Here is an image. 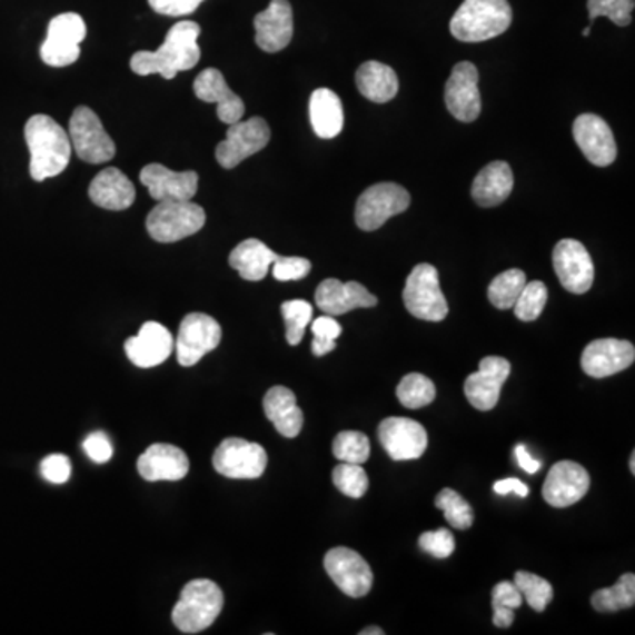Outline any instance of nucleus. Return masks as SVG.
<instances>
[{"label":"nucleus","instance_id":"44","mask_svg":"<svg viewBox=\"0 0 635 635\" xmlns=\"http://www.w3.org/2000/svg\"><path fill=\"white\" fill-rule=\"evenodd\" d=\"M312 339L311 350L316 357H325L336 350V339L341 336L343 327L334 320V316L325 315L316 318L311 325Z\"/></svg>","mask_w":635,"mask_h":635},{"label":"nucleus","instance_id":"22","mask_svg":"<svg viewBox=\"0 0 635 635\" xmlns=\"http://www.w3.org/2000/svg\"><path fill=\"white\" fill-rule=\"evenodd\" d=\"M255 41L267 53H278L294 38V11L288 0H272L255 17Z\"/></svg>","mask_w":635,"mask_h":635},{"label":"nucleus","instance_id":"39","mask_svg":"<svg viewBox=\"0 0 635 635\" xmlns=\"http://www.w3.org/2000/svg\"><path fill=\"white\" fill-rule=\"evenodd\" d=\"M333 453L341 463L364 465L371 456V441L364 433L343 431L334 438Z\"/></svg>","mask_w":635,"mask_h":635},{"label":"nucleus","instance_id":"21","mask_svg":"<svg viewBox=\"0 0 635 635\" xmlns=\"http://www.w3.org/2000/svg\"><path fill=\"white\" fill-rule=\"evenodd\" d=\"M635 348L622 339H597L589 343L581 357V367L592 378L618 375L634 364Z\"/></svg>","mask_w":635,"mask_h":635},{"label":"nucleus","instance_id":"54","mask_svg":"<svg viewBox=\"0 0 635 635\" xmlns=\"http://www.w3.org/2000/svg\"><path fill=\"white\" fill-rule=\"evenodd\" d=\"M589 34H592V29H589V27H586V29L583 30V36H585V38H588Z\"/></svg>","mask_w":635,"mask_h":635},{"label":"nucleus","instance_id":"23","mask_svg":"<svg viewBox=\"0 0 635 635\" xmlns=\"http://www.w3.org/2000/svg\"><path fill=\"white\" fill-rule=\"evenodd\" d=\"M173 337L165 325L147 321L141 325L140 333L129 337L125 350L129 360L141 369L159 366L173 351Z\"/></svg>","mask_w":635,"mask_h":635},{"label":"nucleus","instance_id":"35","mask_svg":"<svg viewBox=\"0 0 635 635\" xmlns=\"http://www.w3.org/2000/svg\"><path fill=\"white\" fill-rule=\"evenodd\" d=\"M526 282L528 281H526V274L523 270H507L490 281L487 297H489L490 304L498 309H504V311L512 309Z\"/></svg>","mask_w":635,"mask_h":635},{"label":"nucleus","instance_id":"52","mask_svg":"<svg viewBox=\"0 0 635 635\" xmlns=\"http://www.w3.org/2000/svg\"><path fill=\"white\" fill-rule=\"evenodd\" d=\"M385 632L378 627H367L364 631H360V635H384Z\"/></svg>","mask_w":635,"mask_h":635},{"label":"nucleus","instance_id":"41","mask_svg":"<svg viewBox=\"0 0 635 635\" xmlns=\"http://www.w3.org/2000/svg\"><path fill=\"white\" fill-rule=\"evenodd\" d=\"M333 483L348 498H363L369 489V478L363 465L341 463L333 472Z\"/></svg>","mask_w":635,"mask_h":635},{"label":"nucleus","instance_id":"5","mask_svg":"<svg viewBox=\"0 0 635 635\" xmlns=\"http://www.w3.org/2000/svg\"><path fill=\"white\" fill-rule=\"evenodd\" d=\"M205 225V210L189 201H159L147 218V231L156 242L171 244L198 234Z\"/></svg>","mask_w":635,"mask_h":635},{"label":"nucleus","instance_id":"17","mask_svg":"<svg viewBox=\"0 0 635 635\" xmlns=\"http://www.w3.org/2000/svg\"><path fill=\"white\" fill-rule=\"evenodd\" d=\"M589 490V474L574 460H559L547 474L542 496L550 507L567 508L585 498Z\"/></svg>","mask_w":635,"mask_h":635},{"label":"nucleus","instance_id":"11","mask_svg":"<svg viewBox=\"0 0 635 635\" xmlns=\"http://www.w3.org/2000/svg\"><path fill=\"white\" fill-rule=\"evenodd\" d=\"M267 460L269 457L261 445L242 438H227L216 448L212 465L222 477L252 480L264 475Z\"/></svg>","mask_w":635,"mask_h":635},{"label":"nucleus","instance_id":"6","mask_svg":"<svg viewBox=\"0 0 635 635\" xmlns=\"http://www.w3.org/2000/svg\"><path fill=\"white\" fill-rule=\"evenodd\" d=\"M403 300L409 315L418 320L441 321L447 318L448 304L445 299L439 274L431 264H420L406 279Z\"/></svg>","mask_w":635,"mask_h":635},{"label":"nucleus","instance_id":"12","mask_svg":"<svg viewBox=\"0 0 635 635\" xmlns=\"http://www.w3.org/2000/svg\"><path fill=\"white\" fill-rule=\"evenodd\" d=\"M221 325L212 316L191 312L180 324L176 351L180 366L191 367L221 343Z\"/></svg>","mask_w":635,"mask_h":635},{"label":"nucleus","instance_id":"1","mask_svg":"<svg viewBox=\"0 0 635 635\" xmlns=\"http://www.w3.org/2000/svg\"><path fill=\"white\" fill-rule=\"evenodd\" d=\"M200 32L197 22L183 20L176 23L168 30L167 39L159 50L137 51L129 60V66L140 77L161 75L165 80H173L180 71H189L200 62Z\"/></svg>","mask_w":635,"mask_h":635},{"label":"nucleus","instance_id":"48","mask_svg":"<svg viewBox=\"0 0 635 635\" xmlns=\"http://www.w3.org/2000/svg\"><path fill=\"white\" fill-rule=\"evenodd\" d=\"M205 0H149L150 8L165 17H186L200 8Z\"/></svg>","mask_w":635,"mask_h":635},{"label":"nucleus","instance_id":"2","mask_svg":"<svg viewBox=\"0 0 635 635\" xmlns=\"http://www.w3.org/2000/svg\"><path fill=\"white\" fill-rule=\"evenodd\" d=\"M26 141L30 152V177L36 182L51 179L68 168L71 159V140L68 131L48 116H34L27 120Z\"/></svg>","mask_w":635,"mask_h":635},{"label":"nucleus","instance_id":"8","mask_svg":"<svg viewBox=\"0 0 635 635\" xmlns=\"http://www.w3.org/2000/svg\"><path fill=\"white\" fill-rule=\"evenodd\" d=\"M69 140L78 158L89 165H101L116 156L117 147L110 135L102 128L96 111L89 107H78L69 120Z\"/></svg>","mask_w":635,"mask_h":635},{"label":"nucleus","instance_id":"16","mask_svg":"<svg viewBox=\"0 0 635 635\" xmlns=\"http://www.w3.org/2000/svg\"><path fill=\"white\" fill-rule=\"evenodd\" d=\"M378 438L385 453L394 460H414L427 450L426 429L423 424L406 417H388L378 427Z\"/></svg>","mask_w":635,"mask_h":635},{"label":"nucleus","instance_id":"29","mask_svg":"<svg viewBox=\"0 0 635 635\" xmlns=\"http://www.w3.org/2000/svg\"><path fill=\"white\" fill-rule=\"evenodd\" d=\"M514 173L508 162L495 161L480 170L472 186V197L480 207H496L510 197Z\"/></svg>","mask_w":635,"mask_h":635},{"label":"nucleus","instance_id":"37","mask_svg":"<svg viewBox=\"0 0 635 635\" xmlns=\"http://www.w3.org/2000/svg\"><path fill=\"white\" fill-rule=\"evenodd\" d=\"M436 508L444 512L448 525L456 529H468L474 525V508L454 489L439 490L435 499Z\"/></svg>","mask_w":635,"mask_h":635},{"label":"nucleus","instance_id":"47","mask_svg":"<svg viewBox=\"0 0 635 635\" xmlns=\"http://www.w3.org/2000/svg\"><path fill=\"white\" fill-rule=\"evenodd\" d=\"M41 475L50 484H66L71 478V463L65 454H51L41 460Z\"/></svg>","mask_w":635,"mask_h":635},{"label":"nucleus","instance_id":"36","mask_svg":"<svg viewBox=\"0 0 635 635\" xmlns=\"http://www.w3.org/2000/svg\"><path fill=\"white\" fill-rule=\"evenodd\" d=\"M490 597H493V623L498 628L510 627L516 618L514 611L519 609L525 602L519 589L510 581H502L493 588Z\"/></svg>","mask_w":635,"mask_h":635},{"label":"nucleus","instance_id":"50","mask_svg":"<svg viewBox=\"0 0 635 635\" xmlns=\"http://www.w3.org/2000/svg\"><path fill=\"white\" fill-rule=\"evenodd\" d=\"M496 495H510V493H516L520 498H526L529 495V487L525 483H520L519 478H505V480H498L495 484Z\"/></svg>","mask_w":635,"mask_h":635},{"label":"nucleus","instance_id":"33","mask_svg":"<svg viewBox=\"0 0 635 635\" xmlns=\"http://www.w3.org/2000/svg\"><path fill=\"white\" fill-rule=\"evenodd\" d=\"M635 604V576L623 574L618 583L609 588L593 593L592 606L598 613H616V611L631 609Z\"/></svg>","mask_w":635,"mask_h":635},{"label":"nucleus","instance_id":"40","mask_svg":"<svg viewBox=\"0 0 635 635\" xmlns=\"http://www.w3.org/2000/svg\"><path fill=\"white\" fill-rule=\"evenodd\" d=\"M286 325V341L297 346L304 339L307 325L312 320V306L307 300H288L281 306Z\"/></svg>","mask_w":635,"mask_h":635},{"label":"nucleus","instance_id":"25","mask_svg":"<svg viewBox=\"0 0 635 635\" xmlns=\"http://www.w3.org/2000/svg\"><path fill=\"white\" fill-rule=\"evenodd\" d=\"M138 474L147 483L182 480L189 472V459L176 445L153 444L138 457Z\"/></svg>","mask_w":635,"mask_h":635},{"label":"nucleus","instance_id":"38","mask_svg":"<svg viewBox=\"0 0 635 635\" xmlns=\"http://www.w3.org/2000/svg\"><path fill=\"white\" fill-rule=\"evenodd\" d=\"M514 585L517 586L523 598L528 602V606L537 611V613L546 609L549 606V602L555 597V592H553L549 581L535 576L532 572H516Z\"/></svg>","mask_w":635,"mask_h":635},{"label":"nucleus","instance_id":"3","mask_svg":"<svg viewBox=\"0 0 635 635\" xmlns=\"http://www.w3.org/2000/svg\"><path fill=\"white\" fill-rule=\"evenodd\" d=\"M512 23L507 0H465L450 20V32L463 43L498 38Z\"/></svg>","mask_w":635,"mask_h":635},{"label":"nucleus","instance_id":"19","mask_svg":"<svg viewBox=\"0 0 635 635\" xmlns=\"http://www.w3.org/2000/svg\"><path fill=\"white\" fill-rule=\"evenodd\" d=\"M140 180L156 201H189L198 191L197 171H173L159 162L147 165Z\"/></svg>","mask_w":635,"mask_h":635},{"label":"nucleus","instance_id":"42","mask_svg":"<svg viewBox=\"0 0 635 635\" xmlns=\"http://www.w3.org/2000/svg\"><path fill=\"white\" fill-rule=\"evenodd\" d=\"M547 304V286L542 281L526 282L514 304V312L520 321H535Z\"/></svg>","mask_w":635,"mask_h":635},{"label":"nucleus","instance_id":"46","mask_svg":"<svg viewBox=\"0 0 635 635\" xmlns=\"http://www.w3.org/2000/svg\"><path fill=\"white\" fill-rule=\"evenodd\" d=\"M274 278L278 281H300L311 272V261L300 256H278V260L274 261Z\"/></svg>","mask_w":635,"mask_h":635},{"label":"nucleus","instance_id":"24","mask_svg":"<svg viewBox=\"0 0 635 635\" xmlns=\"http://www.w3.org/2000/svg\"><path fill=\"white\" fill-rule=\"evenodd\" d=\"M316 306L325 315L341 316L354 309H366L378 304L375 295L357 281L341 282L339 279H325L315 294Z\"/></svg>","mask_w":635,"mask_h":635},{"label":"nucleus","instance_id":"13","mask_svg":"<svg viewBox=\"0 0 635 635\" xmlns=\"http://www.w3.org/2000/svg\"><path fill=\"white\" fill-rule=\"evenodd\" d=\"M324 565L334 585L348 597H366L371 592L375 576L369 563L357 550L334 547L325 555Z\"/></svg>","mask_w":635,"mask_h":635},{"label":"nucleus","instance_id":"30","mask_svg":"<svg viewBox=\"0 0 635 635\" xmlns=\"http://www.w3.org/2000/svg\"><path fill=\"white\" fill-rule=\"evenodd\" d=\"M309 119L312 129L324 140H333L345 126L343 102L330 89H316L309 99Z\"/></svg>","mask_w":635,"mask_h":635},{"label":"nucleus","instance_id":"34","mask_svg":"<svg viewBox=\"0 0 635 635\" xmlns=\"http://www.w3.org/2000/svg\"><path fill=\"white\" fill-rule=\"evenodd\" d=\"M397 399L405 408L418 409L435 401L436 388L427 376L409 373L397 385Z\"/></svg>","mask_w":635,"mask_h":635},{"label":"nucleus","instance_id":"45","mask_svg":"<svg viewBox=\"0 0 635 635\" xmlns=\"http://www.w3.org/2000/svg\"><path fill=\"white\" fill-rule=\"evenodd\" d=\"M418 546L427 555L438 559L448 558L456 550V538L448 529L439 528L436 532H426L418 538Z\"/></svg>","mask_w":635,"mask_h":635},{"label":"nucleus","instance_id":"20","mask_svg":"<svg viewBox=\"0 0 635 635\" xmlns=\"http://www.w3.org/2000/svg\"><path fill=\"white\" fill-rule=\"evenodd\" d=\"M574 138L581 152L595 167H609L616 159V140L609 125L602 117L583 113L574 122Z\"/></svg>","mask_w":635,"mask_h":635},{"label":"nucleus","instance_id":"14","mask_svg":"<svg viewBox=\"0 0 635 635\" xmlns=\"http://www.w3.org/2000/svg\"><path fill=\"white\" fill-rule=\"evenodd\" d=\"M553 265L563 288L570 294H586L595 281L592 256L579 240H559L553 251Z\"/></svg>","mask_w":635,"mask_h":635},{"label":"nucleus","instance_id":"4","mask_svg":"<svg viewBox=\"0 0 635 635\" xmlns=\"http://www.w3.org/2000/svg\"><path fill=\"white\" fill-rule=\"evenodd\" d=\"M225 597L221 588L209 579H195L183 586L171 619L183 634H198L209 628L221 614Z\"/></svg>","mask_w":635,"mask_h":635},{"label":"nucleus","instance_id":"15","mask_svg":"<svg viewBox=\"0 0 635 635\" xmlns=\"http://www.w3.org/2000/svg\"><path fill=\"white\" fill-rule=\"evenodd\" d=\"M445 105L460 122H474L483 111L478 90V69L472 62L454 66L453 75L445 86Z\"/></svg>","mask_w":635,"mask_h":635},{"label":"nucleus","instance_id":"53","mask_svg":"<svg viewBox=\"0 0 635 635\" xmlns=\"http://www.w3.org/2000/svg\"><path fill=\"white\" fill-rule=\"evenodd\" d=\"M631 469H632V474H635V454L632 453V457H631Z\"/></svg>","mask_w":635,"mask_h":635},{"label":"nucleus","instance_id":"9","mask_svg":"<svg viewBox=\"0 0 635 635\" xmlns=\"http://www.w3.org/2000/svg\"><path fill=\"white\" fill-rule=\"evenodd\" d=\"M87 26L78 13H62L51 18L48 36L41 44V59L51 68H66L80 57V43L86 39Z\"/></svg>","mask_w":635,"mask_h":635},{"label":"nucleus","instance_id":"28","mask_svg":"<svg viewBox=\"0 0 635 635\" xmlns=\"http://www.w3.org/2000/svg\"><path fill=\"white\" fill-rule=\"evenodd\" d=\"M264 409L267 418L285 438H295L302 431V409L297 405V397L290 388L281 385L270 388L264 397Z\"/></svg>","mask_w":635,"mask_h":635},{"label":"nucleus","instance_id":"26","mask_svg":"<svg viewBox=\"0 0 635 635\" xmlns=\"http://www.w3.org/2000/svg\"><path fill=\"white\" fill-rule=\"evenodd\" d=\"M192 89L200 101L218 105V117L225 125L230 126L242 120L246 111L244 101L228 87L219 69L209 68L201 71Z\"/></svg>","mask_w":635,"mask_h":635},{"label":"nucleus","instance_id":"18","mask_svg":"<svg viewBox=\"0 0 635 635\" xmlns=\"http://www.w3.org/2000/svg\"><path fill=\"white\" fill-rule=\"evenodd\" d=\"M510 363L504 357H484L478 371L465 381V396L469 405L489 411L499 401V393L510 375Z\"/></svg>","mask_w":635,"mask_h":635},{"label":"nucleus","instance_id":"7","mask_svg":"<svg viewBox=\"0 0 635 635\" xmlns=\"http://www.w3.org/2000/svg\"><path fill=\"white\" fill-rule=\"evenodd\" d=\"M409 204L411 197L399 183H375L358 197L355 221L360 230L375 231L384 227L388 219L405 212Z\"/></svg>","mask_w":635,"mask_h":635},{"label":"nucleus","instance_id":"49","mask_svg":"<svg viewBox=\"0 0 635 635\" xmlns=\"http://www.w3.org/2000/svg\"><path fill=\"white\" fill-rule=\"evenodd\" d=\"M83 450L98 465L108 463L111 456H113V447H111L110 439L102 431H96L87 436L86 441H83Z\"/></svg>","mask_w":635,"mask_h":635},{"label":"nucleus","instance_id":"10","mask_svg":"<svg viewBox=\"0 0 635 635\" xmlns=\"http://www.w3.org/2000/svg\"><path fill=\"white\" fill-rule=\"evenodd\" d=\"M270 128L261 117L239 120L228 126L227 138L216 147V159L227 170L239 167L244 159L269 146Z\"/></svg>","mask_w":635,"mask_h":635},{"label":"nucleus","instance_id":"32","mask_svg":"<svg viewBox=\"0 0 635 635\" xmlns=\"http://www.w3.org/2000/svg\"><path fill=\"white\" fill-rule=\"evenodd\" d=\"M357 87L364 98L381 105L396 98L399 92V80L390 66L381 65L378 60H369L358 68Z\"/></svg>","mask_w":635,"mask_h":635},{"label":"nucleus","instance_id":"51","mask_svg":"<svg viewBox=\"0 0 635 635\" xmlns=\"http://www.w3.org/2000/svg\"><path fill=\"white\" fill-rule=\"evenodd\" d=\"M516 459L519 463L520 468L525 469L526 474L535 475L538 469H540V460L532 457V454L526 450L525 445H517L516 447Z\"/></svg>","mask_w":635,"mask_h":635},{"label":"nucleus","instance_id":"27","mask_svg":"<svg viewBox=\"0 0 635 635\" xmlns=\"http://www.w3.org/2000/svg\"><path fill=\"white\" fill-rule=\"evenodd\" d=\"M90 200L107 210H126L135 204L137 189L119 168H105L89 186Z\"/></svg>","mask_w":635,"mask_h":635},{"label":"nucleus","instance_id":"31","mask_svg":"<svg viewBox=\"0 0 635 635\" xmlns=\"http://www.w3.org/2000/svg\"><path fill=\"white\" fill-rule=\"evenodd\" d=\"M278 256L261 240L248 239L230 252L228 261L240 274V278L256 282L265 279L274 261L278 260Z\"/></svg>","mask_w":635,"mask_h":635},{"label":"nucleus","instance_id":"43","mask_svg":"<svg viewBox=\"0 0 635 635\" xmlns=\"http://www.w3.org/2000/svg\"><path fill=\"white\" fill-rule=\"evenodd\" d=\"M634 8L635 0H588L589 22L606 17L616 26L627 27L632 23Z\"/></svg>","mask_w":635,"mask_h":635}]
</instances>
